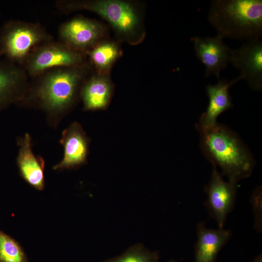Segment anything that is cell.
<instances>
[{"label": "cell", "mask_w": 262, "mask_h": 262, "mask_svg": "<svg viewBox=\"0 0 262 262\" xmlns=\"http://www.w3.org/2000/svg\"><path fill=\"white\" fill-rule=\"evenodd\" d=\"M207 195L205 206L211 218L216 222L219 228H223L228 214L235 205L237 182L225 181L213 166L211 179L205 188Z\"/></svg>", "instance_id": "7"}, {"label": "cell", "mask_w": 262, "mask_h": 262, "mask_svg": "<svg viewBox=\"0 0 262 262\" xmlns=\"http://www.w3.org/2000/svg\"><path fill=\"white\" fill-rule=\"evenodd\" d=\"M103 33L101 24L80 16L62 23L58 28L59 41L85 54L99 43Z\"/></svg>", "instance_id": "8"}, {"label": "cell", "mask_w": 262, "mask_h": 262, "mask_svg": "<svg viewBox=\"0 0 262 262\" xmlns=\"http://www.w3.org/2000/svg\"><path fill=\"white\" fill-rule=\"evenodd\" d=\"M179 262L176 260H170L169 261H168V262Z\"/></svg>", "instance_id": "22"}, {"label": "cell", "mask_w": 262, "mask_h": 262, "mask_svg": "<svg viewBox=\"0 0 262 262\" xmlns=\"http://www.w3.org/2000/svg\"><path fill=\"white\" fill-rule=\"evenodd\" d=\"M159 252L151 250L142 243H137L129 247L119 255L101 262H159Z\"/></svg>", "instance_id": "18"}, {"label": "cell", "mask_w": 262, "mask_h": 262, "mask_svg": "<svg viewBox=\"0 0 262 262\" xmlns=\"http://www.w3.org/2000/svg\"><path fill=\"white\" fill-rule=\"evenodd\" d=\"M88 71L86 63L79 66L61 67L47 70L32 78L33 87L31 89V96L48 111H64L73 102Z\"/></svg>", "instance_id": "3"}, {"label": "cell", "mask_w": 262, "mask_h": 262, "mask_svg": "<svg viewBox=\"0 0 262 262\" xmlns=\"http://www.w3.org/2000/svg\"><path fill=\"white\" fill-rule=\"evenodd\" d=\"M242 80L238 76L230 81L219 79L215 85L209 84L206 87L209 102L206 111L201 115L197 130H205L211 128L217 123L218 116L232 107L229 89L234 83Z\"/></svg>", "instance_id": "12"}, {"label": "cell", "mask_w": 262, "mask_h": 262, "mask_svg": "<svg viewBox=\"0 0 262 262\" xmlns=\"http://www.w3.org/2000/svg\"><path fill=\"white\" fill-rule=\"evenodd\" d=\"M234 67L240 71L241 80H246L254 91L262 88V41L246 42L239 48L232 49L230 58Z\"/></svg>", "instance_id": "9"}, {"label": "cell", "mask_w": 262, "mask_h": 262, "mask_svg": "<svg viewBox=\"0 0 262 262\" xmlns=\"http://www.w3.org/2000/svg\"><path fill=\"white\" fill-rule=\"evenodd\" d=\"M30 135L26 133L20 142L17 164L21 177L35 189L42 191L45 187L44 160L33 153Z\"/></svg>", "instance_id": "15"}, {"label": "cell", "mask_w": 262, "mask_h": 262, "mask_svg": "<svg viewBox=\"0 0 262 262\" xmlns=\"http://www.w3.org/2000/svg\"><path fill=\"white\" fill-rule=\"evenodd\" d=\"M1 25H0V27H1Z\"/></svg>", "instance_id": "23"}, {"label": "cell", "mask_w": 262, "mask_h": 262, "mask_svg": "<svg viewBox=\"0 0 262 262\" xmlns=\"http://www.w3.org/2000/svg\"><path fill=\"white\" fill-rule=\"evenodd\" d=\"M55 3L58 10L65 14L77 10L94 12L124 35L132 34L138 26L139 21L135 10L130 3L124 1L59 0Z\"/></svg>", "instance_id": "5"}, {"label": "cell", "mask_w": 262, "mask_h": 262, "mask_svg": "<svg viewBox=\"0 0 262 262\" xmlns=\"http://www.w3.org/2000/svg\"><path fill=\"white\" fill-rule=\"evenodd\" d=\"M53 39L40 23L9 20L0 29V59L4 58L23 66L34 48Z\"/></svg>", "instance_id": "4"}, {"label": "cell", "mask_w": 262, "mask_h": 262, "mask_svg": "<svg viewBox=\"0 0 262 262\" xmlns=\"http://www.w3.org/2000/svg\"><path fill=\"white\" fill-rule=\"evenodd\" d=\"M29 78L23 66L0 59V110L21 99L27 90Z\"/></svg>", "instance_id": "11"}, {"label": "cell", "mask_w": 262, "mask_h": 262, "mask_svg": "<svg viewBox=\"0 0 262 262\" xmlns=\"http://www.w3.org/2000/svg\"><path fill=\"white\" fill-rule=\"evenodd\" d=\"M200 147L213 166H219L222 175L237 182L252 173L254 162L240 139L233 131L217 123L205 130H197Z\"/></svg>", "instance_id": "1"}, {"label": "cell", "mask_w": 262, "mask_h": 262, "mask_svg": "<svg viewBox=\"0 0 262 262\" xmlns=\"http://www.w3.org/2000/svg\"><path fill=\"white\" fill-rule=\"evenodd\" d=\"M112 92L110 80L102 74H98L85 79L81 92L84 108L87 110L105 108L109 102Z\"/></svg>", "instance_id": "16"}, {"label": "cell", "mask_w": 262, "mask_h": 262, "mask_svg": "<svg viewBox=\"0 0 262 262\" xmlns=\"http://www.w3.org/2000/svg\"><path fill=\"white\" fill-rule=\"evenodd\" d=\"M86 63L85 54L53 39L34 48L23 67L32 78L54 68L79 66Z\"/></svg>", "instance_id": "6"}, {"label": "cell", "mask_w": 262, "mask_h": 262, "mask_svg": "<svg viewBox=\"0 0 262 262\" xmlns=\"http://www.w3.org/2000/svg\"><path fill=\"white\" fill-rule=\"evenodd\" d=\"M0 262H28L21 245L0 230Z\"/></svg>", "instance_id": "19"}, {"label": "cell", "mask_w": 262, "mask_h": 262, "mask_svg": "<svg viewBox=\"0 0 262 262\" xmlns=\"http://www.w3.org/2000/svg\"><path fill=\"white\" fill-rule=\"evenodd\" d=\"M251 262H262V254L257 255Z\"/></svg>", "instance_id": "21"}, {"label": "cell", "mask_w": 262, "mask_h": 262, "mask_svg": "<svg viewBox=\"0 0 262 262\" xmlns=\"http://www.w3.org/2000/svg\"><path fill=\"white\" fill-rule=\"evenodd\" d=\"M223 39L218 35L192 38L196 56L205 66L206 77L214 75L219 80L220 72L230 62L232 49Z\"/></svg>", "instance_id": "10"}, {"label": "cell", "mask_w": 262, "mask_h": 262, "mask_svg": "<svg viewBox=\"0 0 262 262\" xmlns=\"http://www.w3.org/2000/svg\"><path fill=\"white\" fill-rule=\"evenodd\" d=\"M251 202L254 213V227L259 232L262 229V190L260 187L252 195Z\"/></svg>", "instance_id": "20"}, {"label": "cell", "mask_w": 262, "mask_h": 262, "mask_svg": "<svg viewBox=\"0 0 262 262\" xmlns=\"http://www.w3.org/2000/svg\"><path fill=\"white\" fill-rule=\"evenodd\" d=\"M61 143L64 146V156L62 160L54 166L53 169L73 168L86 162L88 139L78 123L72 124L63 131Z\"/></svg>", "instance_id": "13"}, {"label": "cell", "mask_w": 262, "mask_h": 262, "mask_svg": "<svg viewBox=\"0 0 262 262\" xmlns=\"http://www.w3.org/2000/svg\"><path fill=\"white\" fill-rule=\"evenodd\" d=\"M208 18L223 39L251 42L262 36V0H213Z\"/></svg>", "instance_id": "2"}, {"label": "cell", "mask_w": 262, "mask_h": 262, "mask_svg": "<svg viewBox=\"0 0 262 262\" xmlns=\"http://www.w3.org/2000/svg\"><path fill=\"white\" fill-rule=\"evenodd\" d=\"M99 74L109 69L119 54L115 43L104 42L98 43L86 53Z\"/></svg>", "instance_id": "17"}, {"label": "cell", "mask_w": 262, "mask_h": 262, "mask_svg": "<svg viewBox=\"0 0 262 262\" xmlns=\"http://www.w3.org/2000/svg\"><path fill=\"white\" fill-rule=\"evenodd\" d=\"M196 233L195 262H215L219 252L231 235L229 230L208 228L202 222L197 224Z\"/></svg>", "instance_id": "14"}]
</instances>
